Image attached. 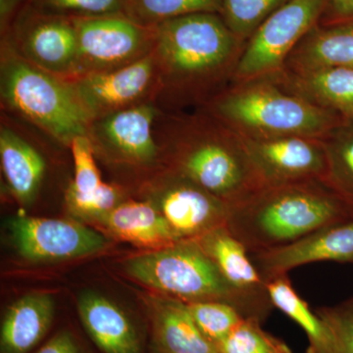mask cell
Masks as SVG:
<instances>
[{
	"instance_id": "obj_4",
	"label": "cell",
	"mask_w": 353,
	"mask_h": 353,
	"mask_svg": "<svg viewBox=\"0 0 353 353\" xmlns=\"http://www.w3.org/2000/svg\"><path fill=\"white\" fill-rule=\"evenodd\" d=\"M201 109L239 136L323 139L347 121L269 77L232 82Z\"/></svg>"
},
{
	"instance_id": "obj_36",
	"label": "cell",
	"mask_w": 353,
	"mask_h": 353,
	"mask_svg": "<svg viewBox=\"0 0 353 353\" xmlns=\"http://www.w3.org/2000/svg\"><path fill=\"white\" fill-rule=\"evenodd\" d=\"M25 0H0V32L3 34L12 24Z\"/></svg>"
},
{
	"instance_id": "obj_17",
	"label": "cell",
	"mask_w": 353,
	"mask_h": 353,
	"mask_svg": "<svg viewBox=\"0 0 353 353\" xmlns=\"http://www.w3.org/2000/svg\"><path fill=\"white\" fill-rule=\"evenodd\" d=\"M11 116L2 113L0 125V160L9 192L18 203L36 201L46 173L43 155Z\"/></svg>"
},
{
	"instance_id": "obj_33",
	"label": "cell",
	"mask_w": 353,
	"mask_h": 353,
	"mask_svg": "<svg viewBox=\"0 0 353 353\" xmlns=\"http://www.w3.org/2000/svg\"><path fill=\"white\" fill-rule=\"evenodd\" d=\"M333 334L334 353H353V296L334 306L316 308Z\"/></svg>"
},
{
	"instance_id": "obj_12",
	"label": "cell",
	"mask_w": 353,
	"mask_h": 353,
	"mask_svg": "<svg viewBox=\"0 0 353 353\" xmlns=\"http://www.w3.org/2000/svg\"><path fill=\"white\" fill-rule=\"evenodd\" d=\"M236 136L263 188L315 179L325 180L327 157L322 139Z\"/></svg>"
},
{
	"instance_id": "obj_16",
	"label": "cell",
	"mask_w": 353,
	"mask_h": 353,
	"mask_svg": "<svg viewBox=\"0 0 353 353\" xmlns=\"http://www.w3.org/2000/svg\"><path fill=\"white\" fill-rule=\"evenodd\" d=\"M77 308L88 341L99 353H146L145 330L117 303L85 292Z\"/></svg>"
},
{
	"instance_id": "obj_30",
	"label": "cell",
	"mask_w": 353,
	"mask_h": 353,
	"mask_svg": "<svg viewBox=\"0 0 353 353\" xmlns=\"http://www.w3.org/2000/svg\"><path fill=\"white\" fill-rule=\"evenodd\" d=\"M65 201L72 214L82 219L99 221L126 201V190L123 185L109 183H102L90 192H78L67 187Z\"/></svg>"
},
{
	"instance_id": "obj_2",
	"label": "cell",
	"mask_w": 353,
	"mask_h": 353,
	"mask_svg": "<svg viewBox=\"0 0 353 353\" xmlns=\"http://www.w3.org/2000/svg\"><path fill=\"white\" fill-rule=\"evenodd\" d=\"M154 134L168 170L230 205L263 188L239 137L201 109L160 110Z\"/></svg>"
},
{
	"instance_id": "obj_34",
	"label": "cell",
	"mask_w": 353,
	"mask_h": 353,
	"mask_svg": "<svg viewBox=\"0 0 353 353\" xmlns=\"http://www.w3.org/2000/svg\"><path fill=\"white\" fill-rule=\"evenodd\" d=\"M32 353H94L75 330L70 326L54 331L43 345Z\"/></svg>"
},
{
	"instance_id": "obj_8",
	"label": "cell",
	"mask_w": 353,
	"mask_h": 353,
	"mask_svg": "<svg viewBox=\"0 0 353 353\" xmlns=\"http://www.w3.org/2000/svg\"><path fill=\"white\" fill-rule=\"evenodd\" d=\"M72 20L78 41L76 77L123 68L152 53L154 27L139 25L123 14Z\"/></svg>"
},
{
	"instance_id": "obj_25",
	"label": "cell",
	"mask_w": 353,
	"mask_h": 353,
	"mask_svg": "<svg viewBox=\"0 0 353 353\" xmlns=\"http://www.w3.org/2000/svg\"><path fill=\"white\" fill-rule=\"evenodd\" d=\"M322 141L327 157L324 181L353 209V123H343Z\"/></svg>"
},
{
	"instance_id": "obj_9",
	"label": "cell",
	"mask_w": 353,
	"mask_h": 353,
	"mask_svg": "<svg viewBox=\"0 0 353 353\" xmlns=\"http://www.w3.org/2000/svg\"><path fill=\"white\" fill-rule=\"evenodd\" d=\"M1 41L16 54L51 75L71 80L77 75L78 41L73 20L39 12L24 4Z\"/></svg>"
},
{
	"instance_id": "obj_27",
	"label": "cell",
	"mask_w": 353,
	"mask_h": 353,
	"mask_svg": "<svg viewBox=\"0 0 353 353\" xmlns=\"http://www.w3.org/2000/svg\"><path fill=\"white\" fill-rule=\"evenodd\" d=\"M289 0H222L221 17L243 43Z\"/></svg>"
},
{
	"instance_id": "obj_28",
	"label": "cell",
	"mask_w": 353,
	"mask_h": 353,
	"mask_svg": "<svg viewBox=\"0 0 353 353\" xmlns=\"http://www.w3.org/2000/svg\"><path fill=\"white\" fill-rule=\"evenodd\" d=\"M187 304L196 326L215 347L246 319L240 310L223 301H190Z\"/></svg>"
},
{
	"instance_id": "obj_3",
	"label": "cell",
	"mask_w": 353,
	"mask_h": 353,
	"mask_svg": "<svg viewBox=\"0 0 353 353\" xmlns=\"http://www.w3.org/2000/svg\"><path fill=\"white\" fill-rule=\"evenodd\" d=\"M353 220V209L322 179L268 185L230 205L227 227L250 253L294 243Z\"/></svg>"
},
{
	"instance_id": "obj_10",
	"label": "cell",
	"mask_w": 353,
	"mask_h": 353,
	"mask_svg": "<svg viewBox=\"0 0 353 353\" xmlns=\"http://www.w3.org/2000/svg\"><path fill=\"white\" fill-rule=\"evenodd\" d=\"M160 109L145 103L95 118L87 137L95 157L132 170H152L160 166L161 150L154 134Z\"/></svg>"
},
{
	"instance_id": "obj_18",
	"label": "cell",
	"mask_w": 353,
	"mask_h": 353,
	"mask_svg": "<svg viewBox=\"0 0 353 353\" xmlns=\"http://www.w3.org/2000/svg\"><path fill=\"white\" fill-rule=\"evenodd\" d=\"M57 315L50 294L32 292L8 306L0 325V353H32L54 333Z\"/></svg>"
},
{
	"instance_id": "obj_5",
	"label": "cell",
	"mask_w": 353,
	"mask_h": 353,
	"mask_svg": "<svg viewBox=\"0 0 353 353\" xmlns=\"http://www.w3.org/2000/svg\"><path fill=\"white\" fill-rule=\"evenodd\" d=\"M0 101L2 113L68 148L78 137L87 136L92 122L69 80L29 63L4 41L0 48Z\"/></svg>"
},
{
	"instance_id": "obj_15",
	"label": "cell",
	"mask_w": 353,
	"mask_h": 353,
	"mask_svg": "<svg viewBox=\"0 0 353 353\" xmlns=\"http://www.w3.org/2000/svg\"><path fill=\"white\" fill-rule=\"evenodd\" d=\"M265 281L315 262L353 263V220L318 230L294 243L250 253Z\"/></svg>"
},
{
	"instance_id": "obj_32",
	"label": "cell",
	"mask_w": 353,
	"mask_h": 353,
	"mask_svg": "<svg viewBox=\"0 0 353 353\" xmlns=\"http://www.w3.org/2000/svg\"><path fill=\"white\" fill-rule=\"evenodd\" d=\"M69 148L74 160L75 175L68 187L78 192H90L101 187L104 182L88 137H78L72 141Z\"/></svg>"
},
{
	"instance_id": "obj_21",
	"label": "cell",
	"mask_w": 353,
	"mask_h": 353,
	"mask_svg": "<svg viewBox=\"0 0 353 353\" xmlns=\"http://www.w3.org/2000/svg\"><path fill=\"white\" fill-rule=\"evenodd\" d=\"M269 78L290 92L353 123V69L282 70Z\"/></svg>"
},
{
	"instance_id": "obj_11",
	"label": "cell",
	"mask_w": 353,
	"mask_h": 353,
	"mask_svg": "<svg viewBox=\"0 0 353 353\" xmlns=\"http://www.w3.org/2000/svg\"><path fill=\"white\" fill-rule=\"evenodd\" d=\"M69 81L92 121L143 104H157L160 90L152 53L123 68L85 74Z\"/></svg>"
},
{
	"instance_id": "obj_20",
	"label": "cell",
	"mask_w": 353,
	"mask_h": 353,
	"mask_svg": "<svg viewBox=\"0 0 353 353\" xmlns=\"http://www.w3.org/2000/svg\"><path fill=\"white\" fill-rule=\"evenodd\" d=\"M196 241L230 284L264 307L274 308L266 281L255 266L248 248L227 225L216 228Z\"/></svg>"
},
{
	"instance_id": "obj_14",
	"label": "cell",
	"mask_w": 353,
	"mask_h": 353,
	"mask_svg": "<svg viewBox=\"0 0 353 353\" xmlns=\"http://www.w3.org/2000/svg\"><path fill=\"white\" fill-rule=\"evenodd\" d=\"M154 205L181 241L227 225L230 204L170 170L154 185Z\"/></svg>"
},
{
	"instance_id": "obj_29",
	"label": "cell",
	"mask_w": 353,
	"mask_h": 353,
	"mask_svg": "<svg viewBox=\"0 0 353 353\" xmlns=\"http://www.w3.org/2000/svg\"><path fill=\"white\" fill-rule=\"evenodd\" d=\"M218 353H294L289 345L262 329V323L245 319L216 345Z\"/></svg>"
},
{
	"instance_id": "obj_35",
	"label": "cell",
	"mask_w": 353,
	"mask_h": 353,
	"mask_svg": "<svg viewBox=\"0 0 353 353\" xmlns=\"http://www.w3.org/2000/svg\"><path fill=\"white\" fill-rule=\"evenodd\" d=\"M353 21V0H330L329 7L321 24Z\"/></svg>"
},
{
	"instance_id": "obj_22",
	"label": "cell",
	"mask_w": 353,
	"mask_h": 353,
	"mask_svg": "<svg viewBox=\"0 0 353 353\" xmlns=\"http://www.w3.org/2000/svg\"><path fill=\"white\" fill-rule=\"evenodd\" d=\"M322 68L353 69V21L315 26L290 53V72Z\"/></svg>"
},
{
	"instance_id": "obj_24",
	"label": "cell",
	"mask_w": 353,
	"mask_h": 353,
	"mask_svg": "<svg viewBox=\"0 0 353 353\" xmlns=\"http://www.w3.org/2000/svg\"><path fill=\"white\" fill-rule=\"evenodd\" d=\"M266 287L274 308L282 311L305 332L308 339L306 353H334L333 334L326 323L297 294L288 275L267 280Z\"/></svg>"
},
{
	"instance_id": "obj_6",
	"label": "cell",
	"mask_w": 353,
	"mask_h": 353,
	"mask_svg": "<svg viewBox=\"0 0 353 353\" xmlns=\"http://www.w3.org/2000/svg\"><path fill=\"white\" fill-rule=\"evenodd\" d=\"M128 275L163 296L190 301H223L240 310L246 319L263 323L270 314L230 284L196 240L131 257L125 262Z\"/></svg>"
},
{
	"instance_id": "obj_19",
	"label": "cell",
	"mask_w": 353,
	"mask_h": 353,
	"mask_svg": "<svg viewBox=\"0 0 353 353\" xmlns=\"http://www.w3.org/2000/svg\"><path fill=\"white\" fill-rule=\"evenodd\" d=\"M150 352L218 353L196 326L187 303L175 297H154L150 303Z\"/></svg>"
},
{
	"instance_id": "obj_26",
	"label": "cell",
	"mask_w": 353,
	"mask_h": 353,
	"mask_svg": "<svg viewBox=\"0 0 353 353\" xmlns=\"http://www.w3.org/2000/svg\"><path fill=\"white\" fill-rule=\"evenodd\" d=\"M123 13L145 27L182 16L222 11V0H121Z\"/></svg>"
},
{
	"instance_id": "obj_1",
	"label": "cell",
	"mask_w": 353,
	"mask_h": 353,
	"mask_svg": "<svg viewBox=\"0 0 353 353\" xmlns=\"http://www.w3.org/2000/svg\"><path fill=\"white\" fill-rule=\"evenodd\" d=\"M152 51L159 78L157 108H201L233 81L245 43L220 14L196 13L154 26Z\"/></svg>"
},
{
	"instance_id": "obj_13",
	"label": "cell",
	"mask_w": 353,
	"mask_h": 353,
	"mask_svg": "<svg viewBox=\"0 0 353 353\" xmlns=\"http://www.w3.org/2000/svg\"><path fill=\"white\" fill-rule=\"evenodd\" d=\"M9 230L20 256L31 262L78 259L108 245L101 234L76 221L17 216Z\"/></svg>"
},
{
	"instance_id": "obj_31",
	"label": "cell",
	"mask_w": 353,
	"mask_h": 353,
	"mask_svg": "<svg viewBox=\"0 0 353 353\" xmlns=\"http://www.w3.org/2000/svg\"><path fill=\"white\" fill-rule=\"evenodd\" d=\"M25 4L39 12L69 19L124 15L121 0H25Z\"/></svg>"
},
{
	"instance_id": "obj_23",
	"label": "cell",
	"mask_w": 353,
	"mask_h": 353,
	"mask_svg": "<svg viewBox=\"0 0 353 353\" xmlns=\"http://www.w3.org/2000/svg\"><path fill=\"white\" fill-rule=\"evenodd\" d=\"M99 222L116 238L141 248L160 250L181 241L152 201H123Z\"/></svg>"
},
{
	"instance_id": "obj_7",
	"label": "cell",
	"mask_w": 353,
	"mask_h": 353,
	"mask_svg": "<svg viewBox=\"0 0 353 353\" xmlns=\"http://www.w3.org/2000/svg\"><path fill=\"white\" fill-rule=\"evenodd\" d=\"M330 0H289L246 41L232 82L275 75L301 39L319 24Z\"/></svg>"
}]
</instances>
